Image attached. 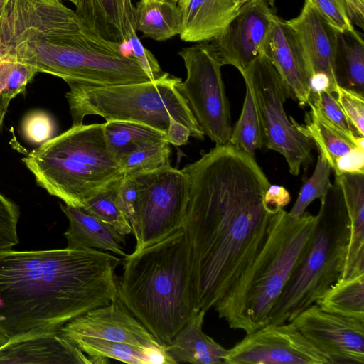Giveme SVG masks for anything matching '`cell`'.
<instances>
[{
  "mask_svg": "<svg viewBox=\"0 0 364 364\" xmlns=\"http://www.w3.org/2000/svg\"><path fill=\"white\" fill-rule=\"evenodd\" d=\"M107 146L119 161L146 144L166 140L165 134L140 124L128 122H105Z\"/></svg>",
  "mask_w": 364,
  "mask_h": 364,
  "instance_id": "cell-29",
  "label": "cell"
},
{
  "mask_svg": "<svg viewBox=\"0 0 364 364\" xmlns=\"http://www.w3.org/2000/svg\"><path fill=\"white\" fill-rule=\"evenodd\" d=\"M136 31L155 41L180 35L182 17L177 3L166 0H140L134 9Z\"/></svg>",
  "mask_w": 364,
  "mask_h": 364,
  "instance_id": "cell-25",
  "label": "cell"
},
{
  "mask_svg": "<svg viewBox=\"0 0 364 364\" xmlns=\"http://www.w3.org/2000/svg\"><path fill=\"white\" fill-rule=\"evenodd\" d=\"M68 339L89 356L112 358L132 364H173L164 346L141 347L87 336H73Z\"/></svg>",
  "mask_w": 364,
  "mask_h": 364,
  "instance_id": "cell-23",
  "label": "cell"
},
{
  "mask_svg": "<svg viewBox=\"0 0 364 364\" xmlns=\"http://www.w3.org/2000/svg\"><path fill=\"white\" fill-rule=\"evenodd\" d=\"M276 14L266 0H249L225 29L209 41L223 65L235 67L240 73L259 57Z\"/></svg>",
  "mask_w": 364,
  "mask_h": 364,
  "instance_id": "cell-14",
  "label": "cell"
},
{
  "mask_svg": "<svg viewBox=\"0 0 364 364\" xmlns=\"http://www.w3.org/2000/svg\"><path fill=\"white\" fill-rule=\"evenodd\" d=\"M11 100L6 97L3 92L0 95V129Z\"/></svg>",
  "mask_w": 364,
  "mask_h": 364,
  "instance_id": "cell-45",
  "label": "cell"
},
{
  "mask_svg": "<svg viewBox=\"0 0 364 364\" xmlns=\"http://www.w3.org/2000/svg\"><path fill=\"white\" fill-rule=\"evenodd\" d=\"M225 364H329L291 321L267 323L246 333L230 349Z\"/></svg>",
  "mask_w": 364,
  "mask_h": 364,
  "instance_id": "cell-12",
  "label": "cell"
},
{
  "mask_svg": "<svg viewBox=\"0 0 364 364\" xmlns=\"http://www.w3.org/2000/svg\"><path fill=\"white\" fill-rule=\"evenodd\" d=\"M129 175L137 191L134 250H140L183 227L188 201V178L182 169L171 164Z\"/></svg>",
  "mask_w": 364,
  "mask_h": 364,
  "instance_id": "cell-10",
  "label": "cell"
},
{
  "mask_svg": "<svg viewBox=\"0 0 364 364\" xmlns=\"http://www.w3.org/2000/svg\"><path fill=\"white\" fill-rule=\"evenodd\" d=\"M61 210L69 220V226L63 235L67 247L70 249H96L111 251L127 256L120 243L123 237L82 208L60 203Z\"/></svg>",
  "mask_w": 364,
  "mask_h": 364,
  "instance_id": "cell-22",
  "label": "cell"
},
{
  "mask_svg": "<svg viewBox=\"0 0 364 364\" xmlns=\"http://www.w3.org/2000/svg\"><path fill=\"white\" fill-rule=\"evenodd\" d=\"M189 183L183 228L191 247L196 311L222 306L267 240L272 217L264 196L270 183L254 156L216 146L182 168Z\"/></svg>",
  "mask_w": 364,
  "mask_h": 364,
  "instance_id": "cell-1",
  "label": "cell"
},
{
  "mask_svg": "<svg viewBox=\"0 0 364 364\" xmlns=\"http://www.w3.org/2000/svg\"><path fill=\"white\" fill-rule=\"evenodd\" d=\"M22 161L38 186L80 208L124 174L107 146L105 122L72 126Z\"/></svg>",
  "mask_w": 364,
  "mask_h": 364,
  "instance_id": "cell-6",
  "label": "cell"
},
{
  "mask_svg": "<svg viewBox=\"0 0 364 364\" xmlns=\"http://www.w3.org/2000/svg\"><path fill=\"white\" fill-rule=\"evenodd\" d=\"M107 358L86 356L60 331L14 339L0 346V363L101 364Z\"/></svg>",
  "mask_w": 364,
  "mask_h": 364,
  "instance_id": "cell-18",
  "label": "cell"
},
{
  "mask_svg": "<svg viewBox=\"0 0 364 364\" xmlns=\"http://www.w3.org/2000/svg\"><path fill=\"white\" fill-rule=\"evenodd\" d=\"M250 87L257 110L263 145L282 154L290 173L298 176L312 161L315 144L302 125L289 118L284 102L290 97L279 74L264 55L241 73Z\"/></svg>",
  "mask_w": 364,
  "mask_h": 364,
  "instance_id": "cell-9",
  "label": "cell"
},
{
  "mask_svg": "<svg viewBox=\"0 0 364 364\" xmlns=\"http://www.w3.org/2000/svg\"><path fill=\"white\" fill-rule=\"evenodd\" d=\"M59 331L68 338L87 336L141 347L162 346L119 298L75 318Z\"/></svg>",
  "mask_w": 364,
  "mask_h": 364,
  "instance_id": "cell-15",
  "label": "cell"
},
{
  "mask_svg": "<svg viewBox=\"0 0 364 364\" xmlns=\"http://www.w3.org/2000/svg\"><path fill=\"white\" fill-rule=\"evenodd\" d=\"M182 80L168 73L144 82L94 86L69 82L65 97L72 126L83 124L87 115H98L106 122H128L147 126L166 134L169 118L185 125L191 136L203 140L204 133L184 95Z\"/></svg>",
  "mask_w": 364,
  "mask_h": 364,
  "instance_id": "cell-7",
  "label": "cell"
},
{
  "mask_svg": "<svg viewBox=\"0 0 364 364\" xmlns=\"http://www.w3.org/2000/svg\"><path fill=\"white\" fill-rule=\"evenodd\" d=\"M118 298L162 346L198 311L191 247L182 227L166 238L127 255Z\"/></svg>",
  "mask_w": 364,
  "mask_h": 364,
  "instance_id": "cell-3",
  "label": "cell"
},
{
  "mask_svg": "<svg viewBox=\"0 0 364 364\" xmlns=\"http://www.w3.org/2000/svg\"><path fill=\"white\" fill-rule=\"evenodd\" d=\"M36 73V71L31 66L19 62H13L3 93L12 100L25 90L26 85Z\"/></svg>",
  "mask_w": 364,
  "mask_h": 364,
  "instance_id": "cell-41",
  "label": "cell"
},
{
  "mask_svg": "<svg viewBox=\"0 0 364 364\" xmlns=\"http://www.w3.org/2000/svg\"><path fill=\"white\" fill-rule=\"evenodd\" d=\"M178 55L186 69L182 83L184 95L205 135L216 145L228 143L232 127L230 105L225 92L223 66L210 41L183 48Z\"/></svg>",
  "mask_w": 364,
  "mask_h": 364,
  "instance_id": "cell-11",
  "label": "cell"
},
{
  "mask_svg": "<svg viewBox=\"0 0 364 364\" xmlns=\"http://www.w3.org/2000/svg\"><path fill=\"white\" fill-rule=\"evenodd\" d=\"M291 200L289 191L283 186L271 185L268 187L264 196L265 205L273 210L284 209Z\"/></svg>",
  "mask_w": 364,
  "mask_h": 364,
  "instance_id": "cell-43",
  "label": "cell"
},
{
  "mask_svg": "<svg viewBox=\"0 0 364 364\" xmlns=\"http://www.w3.org/2000/svg\"><path fill=\"white\" fill-rule=\"evenodd\" d=\"M115 200L121 211L129 220L134 233L136 229V202L137 191L132 178L124 173L115 182Z\"/></svg>",
  "mask_w": 364,
  "mask_h": 364,
  "instance_id": "cell-39",
  "label": "cell"
},
{
  "mask_svg": "<svg viewBox=\"0 0 364 364\" xmlns=\"http://www.w3.org/2000/svg\"><path fill=\"white\" fill-rule=\"evenodd\" d=\"M134 9L132 0H127L125 17L122 23L124 41L129 46L132 55L136 59L142 68L152 80H156L162 75L164 72L156 58L143 46L137 36L134 24Z\"/></svg>",
  "mask_w": 364,
  "mask_h": 364,
  "instance_id": "cell-35",
  "label": "cell"
},
{
  "mask_svg": "<svg viewBox=\"0 0 364 364\" xmlns=\"http://www.w3.org/2000/svg\"><path fill=\"white\" fill-rule=\"evenodd\" d=\"M122 46L81 27L73 32L31 34L0 46V56L67 83L112 86L154 80Z\"/></svg>",
  "mask_w": 364,
  "mask_h": 364,
  "instance_id": "cell-4",
  "label": "cell"
},
{
  "mask_svg": "<svg viewBox=\"0 0 364 364\" xmlns=\"http://www.w3.org/2000/svg\"><path fill=\"white\" fill-rule=\"evenodd\" d=\"M350 223V237L340 279L364 274V173L336 175Z\"/></svg>",
  "mask_w": 364,
  "mask_h": 364,
  "instance_id": "cell-20",
  "label": "cell"
},
{
  "mask_svg": "<svg viewBox=\"0 0 364 364\" xmlns=\"http://www.w3.org/2000/svg\"><path fill=\"white\" fill-rule=\"evenodd\" d=\"M291 322L329 364H364V321L325 311L314 304Z\"/></svg>",
  "mask_w": 364,
  "mask_h": 364,
  "instance_id": "cell-13",
  "label": "cell"
},
{
  "mask_svg": "<svg viewBox=\"0 0 364 364\" xmlns=\"http://www.w3.org/2000/svg\"><path fill=\"white\" fill-rule=\"evenodd\" d=\"M317 216L273 214L261 251L231 296L215 311L229 327L246 333L269 323V316L311 241Z\"/></svg>",
  "mask_w": 364,
  "mask_h": 364,
  "instance_id": "cell-5",
  "label": "cell"
},
{
  "mask_svg": "<svg viewBox=\"0 0 364 364\" xmlns=\"http://www.w3.org/2000/svg\"><path fill=\"white\" fill-rule=\"evenodd\" d=\"M182 17L180 38L185 42L209 41L236 16L235 0H178Z\"/></svg>",
  "mask_w": 364,
  "mask_h": 364,
  "instance_id": "cell-19",
  "label": "cell"
},
{
  "mask_svg": "<svg viewBox=\"0 0 364 364\" xmlns=\"http://www.w3.org/2000/svg\"><path fill=\"white\" fill-rule=\"evenodd\" d=\"M331 171L330 164L319 152L314 173L303 185L290 214L301 215L314 200L319 199L321 202L325 200L333 186L330 180Z\"/></svg>",
  "mask_w": 364,
  "mask_h": 364,
  "instance_id": "cell-33",
  "label": "cell"
},
{
  "mask_svg": "<svg viewBox=\"0 0 364 364\" xmlns=\"http://www.w3.org/2000/svg\"><path fill=\"white\" fill-rule=\"evenodd\" d=\"M266 1L267 2L269 6L273 7L274 6L276 0H266Z\"/></svg>",
  "mask_w": 364,
  "mask_h": 364,
  "instance_id": "cell-48",
  "label": "cell"
},
{
  "mask_svg": "<svg viewBox=\"0 0 364 364\" xmlns=\"http://www.w3.org/2000/svg\"><path fill=\"white\" fill-rule=\"evenodd\" d=\"M321 203L311 241L273 306L269 323L291 322L341 277L349 242L350 223L336 181Z\"/></svg>",
  "mask_w": 364,
  "mask_h": 364,
  "instance_id": "cell-8",
  "label": "cell"
},
{
  "mask_svg": "<svg viewBox=\"0 0 364 364\" xmlns=\"http://www.w3.org/2000/svg\"><path fill=\"white\" fill-rule=\"evenodd\" d=\"M120 262L96 249L0 250V346L117 299Z\"/></svg>",
  "mask_w": 364,
  "mask_h": 364,
  "instance_id": "cell-2",
  "label": "cell"
},
{
  "mask_svg": "<svg viewBox=\"0 0 364 364\" xmlns=\"http://www.w3.org/2000/svg\"><path fill=\"white\" fill-rule=\"evenodd\" d=\"M262 55L273 65L290 97L301 107L310 99L309 77L297 38L286 21L274 16L265 38Z\"/></svg>",
  "mask_w": 364,
  "mask_h": 364,
  "instance_id": "cell-17",
  "label": "cell"
},
{
  "mask_svg": "<svg viewBox=\"0 0 364 364\" xmlns=\"http://www.w3.org/2000/svg\"><path fill=\"white\" fill-rule=\"evenodd\" d=\"M333 171L335 175L345 173H364V148L356 147L338 159Z\"/></svg>",
  "mask_w": 364,
  "mask_h": 364,
  "instance_id": "cell-42",
  "label": "cell"
},
{
  "mask_svg": "<svg viewBox=\"0 0 364 364\" xmlns=\"http://www.w3.org/2000/svg\"><path fill=\"white\" fill-rule=\"evenodd\" d=\"M249 0H235V4L238 6L240 7L243 4L248 1Z\"/></svg>",
  "mask_w": 364,
  "mask_h": 364,
  "instance_id": "cell-47",
  "label": "cell"
},
{
  "mask_svg": "<svg viewBox=\"0 0 364 364\" xmlns=\"http://www.w3.org/2000/svg\"><path fill=\"white\" fill-rule=\"evenodd\" d=\"M7 1L8 0H0V15L1 14Z\"/></svg>",
  "mask_w": 364,
  "mask_h": 364,
  "instance_id": "cell-46",
  "label": "cell"
},
{
  "mask_svg": "<svg viewBox=\"0 0 364 364\" xmlns=\"http://www.w3.org/2000/svg\"><path fill=\"white\" fill-rule=\"evenodd\" d=\"M56 125L53 118L46 111L35 110L28 113L21 123L24 139L35 145H41L55 136Z\"/></svg>",
  "mask_w": 364,
  "mask_h": 364,
  "instance_id": "cell-36",
  "label": "cell"
},
{
  "mask_svg": "<svg viewBox=\"0 0 364 364\" xmlns=\"http://www.w3.org/2000/svg\"><path fill=\"white\" fill-rule=\"evenodd\" d=\"M326 22L339 32H355L341 0H311Z\"/></svg>",
  "mask_w": 364,
  "mask_h": 364,
  "instance_id": "cell-40",
  "label": "cell"
},
{
  "mask_svg": "<svg viewBox=\"0 0 364 364\" xmlns=\"http://www.w3.org/2000/svg\"><path fill=\"white\" fill-rule=\"evenodd\" d=\"M67 1H69L72 2L75 5H76L78 3V1H79V0H67Z\"/></svg>",
  "mask_w": 364,
  "mask_h": 364,
  "instance_id": "cell-49",
  "label": "cell"
},
{
  "mask_svg": "<svg viewBox=\"0 0 364 364\" xmlns=\"http://www.w3.org/2000/svg\"><path fill=\"white\" fill-rule=\"evenodd\" d=\"M166 1H169L174 2V3H177V4H178V0H166Z\"/></svg>",
  "mask_w": 364,
  "mask_h": 364,
  "instance_id": "cell-50",
  "label": "cell"
},
{
  "mask_svg": "<svg viewBox=\"0 0 364 364\" xmlns=\"http://www.w3.org/2000/svg\"><path fill=\"white\" fill-rule=\"evenodd\" d=\"M166 136V141L170 144L179 146L187 144L191 136V132L188 127L171 116Z\"/></svg>",
  "mask_w": 364,
  "mask_h": 364,
  "instance_id": "cell-44",
  "label": "cell"
},
{
  "mask_svg": "<svg viewBox=\"0 0 364 364\" xmlns=\"http://www.w3.org/2000/svg\"><path fill=\"white\" fill-rule=\"evenodd\" d=\"M205 311H198L164 346L174 363L222 364L228 349L203 331Z\"/></svg>",
  "mask_w": 364,
  "mask_h": 364,
  "instance_id": "cell-21",
  "label": "cell"
},
{
  "mask_svg": "<svg viewBox=\"0 0 364 364\" xmlns=\"http://www.w3.org/2000/svg\"><path fill=\"white\" fill-rule=\"evenodd\" d=\"M241 114L228 141L241 151L254 156L256 150L263 146L259 119L252 90L247 82Z\"/></svg>",
  "mask_w": 364,
  "mask_h": 364,
  "instance_id": "cell-30",
  "label": "cell"
},
{
  "mask_svg": "<svg viewBox=\"0 0 364 364\" xmlns=\"http://www.w3.org/2000/svg\"><path fill=\"white\" fill-rule=\"evenodd\" d=\"M170 144L161 140L146 144L119 160L123 173L150 171L171 164Z\"/></svg>",
  "mask_w": 364,
  "mask_h": 364,
  "instance_id": "cell-32",
  "label": "cell"
},
{
  "mask_svg": "<svg viewBox=\"0 0 364 364\" xmlns=\"http://www.w3.org/2000/svg\"><path fill=\"white\" fill-rule=\"evenodd\" d=\"M338 104L346 117L355 128L358 134L364 135V97L363 94L352 89L336 86Z\"/></svg>",
  "mask_w": 364,
  "mask_h": 364,
  "instance_id": "cell-38",
  "label": "cell"
},
{
  "mask_svg": "<svg viewBox=\"0 0 364 364\" xmlns=\"http://www.w3.org/2000/svg\"><path fill=\"white\" fill-rule=\"evenodd\" d=\"M18 205L0 193V250L11 249L19 242Z\"/></svg>",
  "mask_w": 364,
  "mask_h": 364,
  "instance_id": "cell-37",
  "label": "cell"
},
{
  "mask_svg": "<svg viewBox=\"0 0 364 364\" xmlns=\"http://www.w3.org/2000/svg\"><path fill=\"white\" fill-rule=\"evenodd\" d=\"M360 1L364 4V0H360Z\"/></svg>",
  "mask_w": 364,
  "mask_h": 364,
  "instance_id": "cell-51",
  "label": "cell"
},
{
  "mask_svg": "<svg viewBox=\"0 0 364 364\" xmlns=\"http://www.w3.org/2000/svg\"><path fill=\"white\" fill-rule=\"evenodd\" d=\"M315 304L325 311L364 321V274L338 279Z\"/></svg>",
  "mask_w": 364,
  "mask_h": 364,
  "instance_id": "cell-27",
  "label": "cell"
},
{
  "mask_svg": "<svg viewBox=\"0 0 364 364\" xmlns=\"http://www.w3.org/2000/svg\"><path fill=\"white\" fill-rule=\"evenodd\" d=\"M125 2L126 0H79L75 12L84 28L107 40L124 44Z\"/></svg>",
  "mask_w": 364,
  "mask_h": 364,
  "instance_id": "cell-24",
  "label": "cell"
},
{
  "mask_svg": "<svg viewBox=\"0 0 364 364\" xmlns=\"http://www.w3.org/2000/svg\"><path fill=\"white\" fill-rule=\"evenodd\" d=\"M286 23L297 38L309 79L314 75L323 74L336 87V30L326 22L311 0H304L300 14Z\"/></svg>",
  "mask_w": 364,
  "mask_h": 364,
  "instance_id": "cell-16",
  "label": "cell"
},
{
  "mask_svg": "<svg viewBox=\"0 0 364 364\" xmlns=\"http://www.w3.org/2000/svg\"><path fill=\"white\" fill-rule=\"evenodd\" d=\"M308 105L314 107L326 120L342 134L359 144L364 145V137L358 134L332 92L324 91L311 94Z\"/></svg>",
  "mask_w": 364,
  "mask_h": 364,
  "instance_id": "cell-34",
  "label": "cell"
},
{
  "mask_svg": "<svg viewBox=\"0 0 364 364\" xmlns=\"http://www.w3.org/2000/svg\"><path fill=\"white\" fill-rule=\"evenodd\" d=\"M311 111L306 116V124L302 125L304 132L313 140L326 158L331 170L337 160L356 147H363L342 134L326 120L318 111L310 106Z\"/></svg>",
  "mask_w": 364,
  "mask_h": 364,
  "instance_id": "cell-28",
  "label": "cell"
},
{
  "mask_svg": "<svg viewBox=\"0 0 364 364\" xmlns=\"http://www.w3.org/2000/svg\"><path fill=\"white\" fill-rule=\"evenodd\" d=\"M336 75L342 87L364 93V42L355 32L336 31Z\"/></svg>",
  "mask_w": 364,
  "mask_h": 364,
  "instance_id": "cell-26",
  "label": "cell"
},
{
  "mask_svg": "<svg viewBox=\"0 0 364 364\" xmlns=\"http://www.w3.org/2000/svg\"><path fill=\"white\" fill-rule=\"evenodd\" d=\"M115 182L94 196L82 208L117 234L125 237L132 232V225L115 200Z\"/></svg>",
  "mask_w": 364,
  "mask_h": 364,
  "instance_id": "cell-31",
  "label": "cell"
}]
</instances>
